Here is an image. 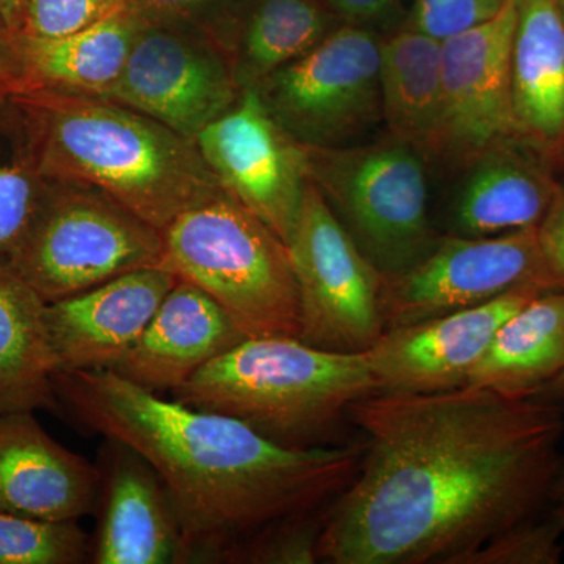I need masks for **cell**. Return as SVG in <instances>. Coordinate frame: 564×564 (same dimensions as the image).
Masks as SVG:
<instances>
[{
  "instance_id": "cell-1",
  "label": "cell",
  "mask_w": 564,
  "mask_h": 564,
  "mask_svg": "<svg viewBox=\"0 0 564 564\" xmlns=\"http://www.w3.org/2000/svg\"><path fill=\"white\" fill-rule=\"evenodd\" d=\"M366 436L350 484L326 508L318 562L466 564L543 513L563 410L484 389L373 393L348 410Z\"/></svg>"
},
{
  "instance_id": "cell-2",
  "label": "cell",
  "mask_w": 564,
  "mask_h": 564,
  "mask_svg": "<svg viewBox=\"0 0 564 564\" xmlns=\"http://www.w3.org/2000/svg\"><path fill=\"white\" fill-rule=\"evenodd\" d=\"M54 386L61 410L154 467L193 562L236 563L274 527L325 513L361 463L362 445L291 447L231 415L162 399L111 370L57 372Z\"/></svg>"
},
{
  "instance_id": "cell-3",
  "label": "cell",
  "mask_w": 564,
  "mask_h": 564,
  "mask_svg": "<svg viewBox=\"0 0 564 564\" xmlns=\"http://www.w3.org/2000/svg\"><path fill=\"white\" fill-rule=\"evenodd\" d=\"M11 98L47 181L101 192L159 231L223 191L195 141L124 104L51 88Z\"/></svg>"
},
{
  "instance_id": "cell-4",
  "label": "cell",
  "mask_w": 564,
  "mask_h": 564,
  "mask_svg": "<svg viewBox=\"0 0 564 564\" xmlns=\"http://www.w3.org/2000/svg\"><path fill=\"white\" fill-rule=\"evenodd\" d=\"M170 393L196 410L239 419L276 443L313 447L352 403L377 393V384L364 352L269 336L248 337Z\"/></svg>"
},
{
  "instance_id": "cell-5",
  "label": "cell",
  "mask_w": 564,
  "mask_h": 564,
  "mask_svg": "<svg viewBox=\"0 0 564 564\" xmlns=\"http://www.w3.org/2000/svg\"><path fill=\"white\" fill-rule=\"evenodd\" d=\"M163 267L191 281L245 337H299L289 245L228 192L182 212L162 231Z\"/></svg>"
},
{
  "instance_id": "cell-6",
  "label": "cell",
  "mask_w": 564,
  "mask_h": 564,
  "mask_svg": "<svg viewBox=\"0 0 564 564\" xmlns=\"http://www.w3.org/2000/svg\"><path fill=\"white\" fill-rule=\"evenodd\" d=\"M307 176L356 247L386 280L443 240L430 217V158L386 132L343 148L304 147Z\"/></svg>"
},
{
  "instance_id": "cell-7",
  "label": "cell",
  "mask_w": 564,
  "mask_h": 564,
  "mask_svg": "<svg viewBox=\"0 0 564 564\" xmlns=\"http://www.w3.org/2000/svg\"><path fill=\"white\" fill-rule=\"evenodd\" d=\"M162 231L101 192L50 181L31 229L7 262L46 303L163 265Z\"/></svg>"
},
{
  "instance_id": "cell-8",
  "label": "cell",
  "mask_w": 564,
  "mask_h": 564,
  "mask_svg": "<svg viewBox=\"0 0 564 564\" xmlns=\"http://www.w3.org/2000/svg\"><path fill=\"white\" fill-rule=\"evenodd\" d=\"M381 39L370 29L343 24L254 90L273 120L303 147L362 143L384 124Z\"/></svg>"
},
{
  "instance_id": "cell-9",
  "label": "cell",
  "mask_w": 564,
  "mask_h": 564,
  "mask_svg": "<svg viewBox=\"0 0 564 564\" xmlns=\"http://www.w3.org/2000/svg\"><path fill=\"white\" fill-rule=\"evenodd\" d=\"M299 339L322 350L366 352L386 332V278L307 182L291 239Z\"/></svg>"
},
{
  "instance_id": "cell-10",
  "label": "cell",
  "mask_w": 564,
  "mask_h": 564,
  "mask_svg": "<svg viewBox=\"0 0 564 564\" xmlns=\"http://www.w3.org/2000/svg\"><path fill=\"white\" fill-rule=\"evenodd\" d=\"M240 95L228 55L210 32L143 18L120 79L104 98L139 110L196 143Z\"/></svg>"
},
{
  "instance_id": "cell-11",
  "label": "cell",
  "mask_w": 564,
  "mask_h": 564,
  "mask_svg": "<svg viewBox=\"0 0 564 564\" xmlns=\"http://www.w3.org/2000/svg\"><path fill=\"white\" fill-rule=\"evenodd\" d=\"M521 288L560 289L538 228L491 237L447 234L402 276L386 280V332L491 302Z\"/></svg>"
},
{
  "instance_id": "cell-12",
  "label": "cell",
  "mask_w": 564,
  "mask_h": 564,
  "mask_svg": "<svg viewBox=\"0 0 564 564\" xmlns=\"http://www.w3.org/2000/svg\"><path fill=\"white\" fill-rule=\"evenodd\" d=\"M196 144L223 191L288 243L310 182L306 151L273 120L258 91L243 90Z\"/></svg>"
},
{
  "instance_id": "cell-13",
  "label": "cell",
  "mask_w": 564,
  "mask_h": 564,
  "mask_svg": "<svg viewBox=\"0 0 564 564\" xmlns=\"http://www.w3.org/2000/svg\"><path fill=\"white\" fill-rule=\"evenodd\" d=\"M516 0L492 20L441 41L443 110L433 159L469 165L519 137L511 102L510 54Z\"/></svg>"
},
{
  "instance_id": "cell-14",
  "label": "cell",
  "mask_w": 564,
  "mask_h": 564,
  "mask_svg": "<svg viewBox=\"0 0 564 564\" xmlns=\"http://www.w3.org/2000/svg\"><path fill=\"white\" fill-rule=\"evenodd\" d=\"M543 291L516 289L478 306L388 329L364 352L377 393L419 395L464 388L505 321Z\"/></svg>"
},
{
  "instance_id": "cell-15",
  "label": "cell",
  "mask_w": 564,
  "mask_h": 564,
  "mask_svg": "<svg viewBox=\"0 0 564 564\" xmlns=\"http://www.w3.org/2000/svg\"><path fill=\"white\" fill-rule=\"evenodd\" d=\"M99 485L96 564L192 563L193 555L169 489L143 456L107 440Z\"/></svg>"
},
{
  "instance_id": "cell-16",
  "label": "cell",
  "mask_w": 564,
  "mask_h": 564,
  "mask_svg": "<svg viewBox=\"0 0 564 564\" xmlns=\"http://www.w3.org/2000/svg\"><path fill=\"white\" fill-rule=\"evenodd\" d=\"M177 280L166 267H148L47 303L57 372L110 370L139 340Z\"/></svg>"
},
{
  "instance_id": "cell-17",
  "label": "cell",
  "mask_w": 564,
  "mask_h": 564,
  "mask_svg": "<svg viewBox=\"0 0 564 564\" xmlns=\"http://www.w3.org/2000/svg\"><path fill=\"white\" fill-rule=\"evenodd\" d=\"M101 470L57 443L33 411L0 413V510L76 521L98 502Z\"/></svg>"
},
{
  "instance_id": "cell-18",
  "label": "cell",
  "mask_w": 564,
  "mask_h": 564,
  "mask_svg": "<svg viewBox=\"0 0 564 564\" xmlns=\"http://www.w3.org/2000/svg\"><path fill=\"white\" fill-rule=\"evenodd\" d=\"M552 161L521 137L503 141L464 166L451 206L452 236L491 237L538 228L563 185Z\"/></svg>"
},
{
  "instance_id": "cell-19",
  "label": "cell",
  "mask_w": 564,
  "mask_h": 564,
  "mask_svg": "<svg viewBox=\"0 0 564 564\" xmlns=\"http://www.w3.org/2000/svg\"><path fill=\"white\" fill-rule=\"evenodd\" d=\"M247 339L228 314L180 278L131 350L111 372L151 392H172Z\"/></svg>"
},
{
  "instance_id": "cell-20",
  "label": "cell",
  "mask_w": 564,
  "mask_h": 564,
  "mask_svg": "<svg viewBox=\"0 0 564 564\" xmlns=\"http://www.w3.org/2000/svg\"><path fill=\"white\" fill-rule=\"evenodd\" d=\"M510 79L516 132L555 163L564 140V20L556 0H516Z\"/></svg>"
},
{
  "instance_id": "cell-21",
  "label": "cell",
  "mask_w": 564,
  "mask_h": 564,
  "mask_svg": "<svg viewBox=\"0 0 564 564\" xmlns=\"http://www.w3.org/2000/svg\"><path fill=\"white\" fill-rule=\"evenodd\" d=\"M343 24L325 0H237L215 39L243 91L299 61Z\"/></svg>"
},
{
  "instance_id": "cell-22",
  "label": "cell",
  "mask_w": 564,
  "mask_h": 564,
  "mask_svg": "<svg viewBox=\"0 0 564 564\" xmlns=\"http://www.w3.org/2000/svg\"><path fill=\"white\" fill-rule=\"evenodd\" d=\"M143 17L131 7L62 36L20 33L22 88L106 96L120 79ZM17 93V91H14Z\"/></svg>"
},
{
  "instance_id": "cell-23",
  "label": "cell",
  "mask_w": 564,
  "mask_h": 564,
  "mask_svg": "<svg viewBox=\"0 0 564 564\" xmlns=\"http://www.w3.org/2000/svg\"><path fill=\"white\" fill-rule=\"evenodd\" d=\"M563 369L564 289H549L505 321L464 388L530 399Z\"/></svg>"
},
{
  "instance_id": "cell-24",
  "label": "cell",
  "mask_w": 564,
  "mask_h": 564,
  "mask_svg": "<svg viewBox=\"0 0 564 564\" xmlns=\"http://www.w3.org/2000/svg\"><path fill=\"white\" fill-rule=\"evenodd\" d=\"M46 306L0 259V413L61 410Z\"/></svg>"
},
{
  "instance_id": "cell-25",
  "label": "cell",
  "mask_w": 564,
  "mask_h": 564,
  "mask_svg": "<svg viewBox=\"0 0 564 564\" xmlns=\"http://www.w3.org/2000/svg\"><path fill=\"white\" fill-rule=\"evenodd\" d=\"M441 41L403 24L381 39L380 88L388 133L433 159L443 110Z\"/></svg>"
},
{
  "instance_id": "cell-26",
  "label": "cell",
  "mask_w": 564,
  "mask_h": 564,
  "mask_svg": "<svg viewBox=\"0 0 564 564\" xmlns=\"http://www.w3.org/2000/svg\"><path fill=\"white\" fill-rule=\"evenodd\" d=\"M50 181L40 173L24 115L0 98V259H9L31 229Z\"/></svg>"
},
{
  "instance_id": "cell-27",
  "label": "cell",
  "mask_w": 564,
  "mask_h": 564,
  "mask_svg": "<svg viewBox=\"0 0 564 564\" xmlns=\"http://www.w3.org/2000/svg\"><path fill=\"white\" fill-rule=\"evenodd\" d=\"M91 543L76 521H43L0 510V564H80Z\"/></svg>"
},
{
  "instance_id": "cell-28",
  "label": "cell",
  "mask_w": 564,
  "mask_h": 564,
  "mask_svg": "<svg viewBox=\"0 0 564 564\" xmlns=\"http://www.w3.org/2000/svg\"><path fill=\"white\" fill-rule=\"evenodd\" d=\"M563 549L562 529L544 510L492 538L466 564H556Z\"/></svg>"
},
{
  "instance_id": "cell-29",
  "label": "cell",
  "mask_w": 564,
  "mask_h": 564,
  "mask_svg": "<svg viewBox=\"0 0 564 564\" xmlns=\"http://www.w3.org/2000/svg\"><path fill=\"white\" fill-rule=\"evenodd\" d=\"M510 0H413L406 24L443 41L492 20Z\"/></svg>"
},
{
  "instance_id": "cell-30",
  "label": "cell",
  "mask_w": 564,
  "mask_h": 564,
  "mask_svg": "<svg viewBox=\"0 0 564 564\" xmlns=\"http://www.w3.org/2000/svg\"><path fill=\"white\" fill-rule=\"evenodd\" d=\"M129 7L126 0H28L22 32L32 36H62Z\"/></svg>"
},
{
  "instance_id": "cell-31",
  "label": "cell",
  "mask_w": 564,
  "mask_h": 564,
  "mask_svg": "<svg viewBox=\"0 0 564 564\" xmlns=\"http://www.w3.org/2000/svg\"><path fill=\"white\" fill-rule=\"evenodd\" d=\"M144 20L185 22L217 35L237 0H126Z\"/></svg>"
},
{
  "instance_id": "cell-32",
  "label": "cell",
  "mask_w": 564,
  "mask_h": 564,
  "mask_svg": "<svg viewBox=\"0 0 564 564\" xmlns=\"http://www.w3.org/2000/svg\"><path fill=\"white\" fill-rule=\"evenodd\" d=\"M344 24L386 35L406 24L413 0H325Z\"/></svg>"
},
{
  "instance_id": "cell-33",
  "label": "cell",
  "mask_w": 564,
  "mask_h": 564,
  "mask_svg": "<svg viewBox=\"0 0 564 564\" xmlns=\"http://www.w3.org/2000/svg\"><path fill=\"white\" fill-rule=\"evenodd\" d=\"M538 239L556 288L564 289V187L538 226Z\"/></svg>"
},
{
  "instance_id": "cell-34",
  "label": "cell",
  "mask_w": 564,
  "mask_h": 564,
  "mask_svg": "<svg viewBox=\"0 0 564 564\" xmlns=\"http://www.w3.org/2000/svg\"><path fill=\"white\" fill-rule=\"evenodd\" d=\"M24 82L18 33H14L0 14V98L20 90Z\"/></svg>"
},
{
  "instance_id": "cell-35",
  "label": "cell",
  "mask_w": 564,
  "mask_h": 564,
  "mask_svg": "<svg viewBox=\"0 0 564 564\" xmlns=\"http://www.w3.org/2000/svg\"><path fill=\"white\" fill-rule=\"evenodd\" d=\"M545 513L554 519L564 534V458L560 462L551 489H549Z\"/></svg>"
},
{
  "instance_id": "cell-36",
  "label": "cell",
  "mask_w": 564,
  "mask_h": 564,
  "mask_svg": "<svg viewBox=\"0 0 564 564\" xmlns=\"http://www.w3.org/2000/svg\"><path fill=\"white\" fill-rule=\"evenodd\" d=\"M28 0H0V14L14 33L22 32L25 21Z\"/></svg>"
},
{
  "instance_id": "cell-37",
  "label": "cell",
  "mask_w": 564,
  "mask_h": 564,
  "mask_svg": "<svg viewBox=\"0 0 564 564\" xmlns=\"http://www.w3.org/2000/svg\"><path fill=\"white\" fill-rule=\"evenodd\" d=\"M530 399L534 402L554 404V406L563 410L564 408V369L562 372L556 375L554 380L549 381L547 384L543 386L533 397Z\"/></svg>"
},
{
  "instance_id": "cell-38",
  "label": "cell",
  "mask_w": 564,
  "mask_h": 564,
  "mask_svg": "<svg viewBox=\"0 0 564 564\" xmlns=\"http://www.w3.org/2000/svg\"><path fill=\"white\" fill-rule=\"evenodd\" d=\"M556 162L564 163V140L562 148H560L558 158H556Z\"/></svg>"
},
{
  "instance_id": "cell-39",
  "label": "cell",
  "mask_w": 564,
  "mask_h": 564,
  "mask_svg": "<svg viewBox=\"0 0 564 564\" xmlns=\"http://www.w3.org/2000/svg\"><path fill=\"white\" fill-rule=\"evenodd\" d=\"M556 3H558L560 11H562L563 20H564V0H556Z\"/></svg>"
}]
</instances>
